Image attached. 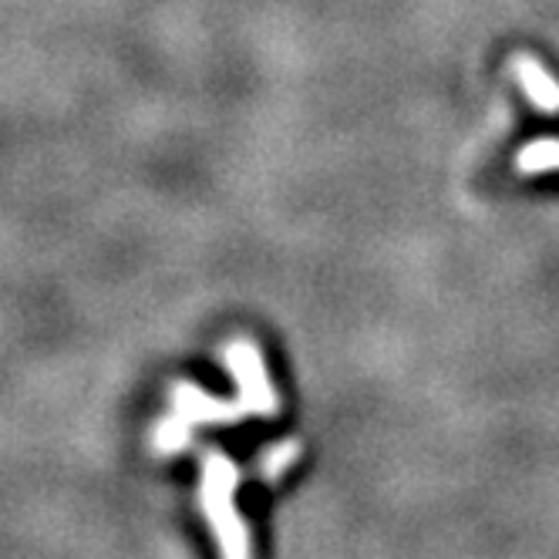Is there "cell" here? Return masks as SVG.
Returning a JSON list of instances; mask_svg holds the SVG:
<instances>
[{
	"label": "cell",
	"instance_id": "1",
	"mask_svg": "<svg viewBox=\"0 0 559 559\" xmlns=\"http://www.w3.org/2000/svg\"><path fill=\"white\" fill-rule=\"evenodd\" d=\"M226 361L233 368V378L239 384V394H243V402L257 412H270L273 408V391H270V381L263 374V361L253 344L247 341H236L229 344L226 350Z\"/></svg>",
	"mask_w": 559,
	"mask_h": 559
},
{
	"label": "cell",
	"instance_id": "2",
	"mask_svg": "<svg viewBox=\"0 0 559 559\" xmlns=\"http://www.w3.org/2000/svg\"><path fill=\"white\" fill-rule=\"evenodd\" d=\"M512 74L523 95L530 98V105L543 115H559V82L546 71V64L533 55H515L509 61Z\"/></svg>",
	"mask_w": 559,
	"mask_h": 559
},
{
	"label": "cell",
	"instance_id": "3",
	"mask_svg": "<svg viewBox=\"0 0 559 559\" xmlns=\"http://www.w3.org/2000/svg\"><path fill=\"white\" fill-rule=\"evenodd\" d=\"M515 169L523 176H539L559 169V139H536L526 142L515 155Z\"/></svg>",
	"mask_w": 559,
	"mask_h": 559
}]
</instances>
